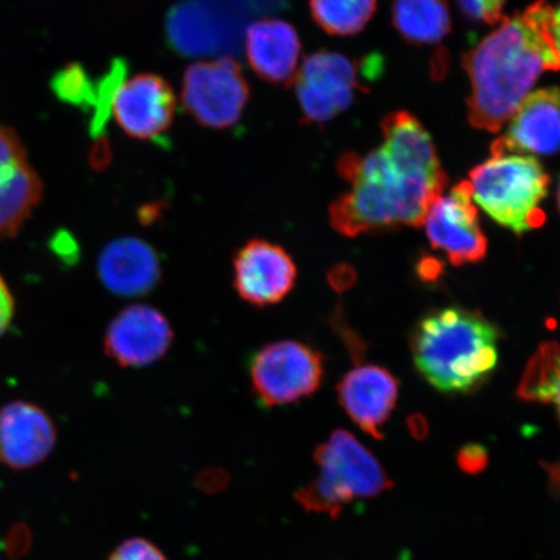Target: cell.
<instances>
[{
    "instance_id": "cell-1",
    "label": "cell",
    "mask_w": 560,
    "mask_h": 560,
    "mask_svg": "<svg viewBox=\"0 0 560 560\" xmlns=\"http://www.w3.org/2000/svg\"><path fill=\"white\" fill-rule=\"evenodd\" d=\"M382 144L366 155H342L336 167L350 190L336 199L328 217L347 237L400 228H422L447 175L430 132L416 116L394 112L381 124Z\"/></svg>"
},
{
    "instance_id": "cell-2",
    "label": "cell",
    "mask_w": 560,
    "mask_h": 560,
    "mask_svg": "<svg viewBox=\"0 0 560 560\" xmlns=\"http://www.w3.org/2000/svg\"><path fill=\"white\" fill-rule=\"evenodd\" d=\"M471 94L468 121L478 130L499 132L534 89L544 72L560 70L552 35V5L536 0L462 58Z\"/></svg>"
},
{
    "instance_id": "cell-3",
    "label": "cell",
    "mask_w": 560,
    "mask_h": 560,
    "mask_svg": "<svg viewBox=\"0 0 560 560\" xmlns=\"http://www.w3.org/2000/svg\"><path fill=\"white\" fill-rule=\"evenodd\" d=\"M500 331L480 312L447 306L420 319L411 334L412 360L441 394H470L499 363Z\"/></svg>"
},
{
    "instance_id": "cell-4",
    "label": "cell",
    "mask_w": 560,
    "mask_h": 560,
    "mask_svg": "<svg viewBox=\"0 0 560 560\" xmlns=\"http://www.w3.org/2000/svg\"><path fill=\"white\" fill-rule=\"evenodd\" d=\"M472 199L500 226L523 235L546 220L542 201L550 177L538 160L517 153H490L470 173Z\"/></svg>"
},
{
    "instance_id": "cell-5",
    "label": "cell",
    "mask_w": 560,
    "mask_h": 560,
    "mask_svg": "<svg viewBox=\"0 0 560 560\" xmlns=\"http://www.w3.org/2000/svg\"><path fill=\"white\" fill-rule=\"evenodd\" d=\"M319 474L295 499L310 513L338 517L355 499H374L394 487L380 460L352 433L336 430L314 452Z\"/></svg>"
},
{
    "instance_id": "cell-6",
    "label": "cell",
    "mask_w": 560,
    "mask_h": 560,
    "mask_svg": "<svg viewBox=\"0 0 560 560\" xmlns=\"http://www.w3.org/2000/svg\"><path fill=\"white\" fill-rule=\"evenodd\" d=\"M324 376V354L296 340L271 342L257 350L249 362L252 392L269 409L312 397Z\"/></svg>"
},
{
    "instance_id": "cell-7",
    "label": "cell",
    "mask_w": 560,
    "mask_h": 560,
    "mask_svg": "<svg viewBox=\"0 0 560 560\" xmlns=\"http://www.w3.org/2000/svg\"><path fill=\"white\" fill-rule=\"evenodd\" d=\"M371 61V60H370ZM346 55L314 52L298 70L296 96L305 124L324 125L352 107L359 93H368L363 79L376 73Z\"/></svg>"
},
{
    "instance_id": "cell-8",
    "label": "cell",
    "mask_w": 560,
    "mask_h": 560,
    "mask_svg": "<svg viewBox=\"0 0 560 560\" xmlns=\"http://www.w3.org/2000/svg\"><path fill=\"white\" fill-rule=\"evenodd\" d=\"M248 101V82L231 56L195 62L186 69L182 102L188 115L205 128H233L242 120Z\"/></svg>"
},
{
    "instance_id": "cell-9",
    "label": "cell",
    "mask_w": 560,
    "mask_h": 560,
    "mask_svg": "<svg viewBox=\"0 0 560 560\" xmlns=\"http://www.w3.org/2000/svg\"><path fill=\"white\" fill-rule=\"evenodd\" d=\"M424 222L432 248L443 250L452 265L485 260L488 241L474 205L470 182L462 180L450 194L441 195Z\"/></svg>"
},
{
    "instance_id": "cell-10",
    "label": "cell",
    "mask_w": 560,
    "mask_h": 560,
    "mask_svg": "<svg viewBox=\"0 0 560 560\" xmlns=\"http://www.w3.org/2000/svg\"><path fill=\"white\" fill-rule=\"evenodd\" d=\"M233 276L234 289L245 303L266 307L295 289L298 266L282 245L255 237L235 252Z\"/></svg>"
},
{
    "instance_id": "cell-11",
    "label": "cell",
    "mask_w": 560,
    "mask_h": 560,
    "mask_svg": "<svg viewBox=\"0 0 560 560\" xmlns=\"http://www.w3.org/2000/svg\"><path fill=\"white\" fill-rule=\"evenodd\" d=\"M177 97L163 77L142 73L124 81L118 89L112 115L131 138L165 143L172 128Z\"/></svg>"
},
{
    "instance_id": "cell-12",
    "label": "cell",
    "mask_w": 560,
    "mask_h": 560,
    "mask_svg": "<svg viewBox=\"0 0 560 560\" xmlns=\"http://www.w3.org/2000/svg\"><path fill=\"white\" fill-rule=\"evenodd\" d=\"M173 339L170 320L156 307L130 305L110 322L104 350L122 368H145L163 359Z\"/></svg>"
},
{
    "instance_id": "cell-13",
    "label": "cell",
    "mask_w": 560,
    "mask_h": 560,
    "mask_svg": "<svg viewBox=\"0 0 560 560\" xmlns=\"http://www.w3.org/2000/svg\"><path fill=\"white\" fill-rule=\"evenodd\" d=\"M490 153L552 156L560 151V89L535 91L521 104Z\"/></svg>"
},
{
    "instance_id": "cell-14",
    "label": "cell",
    "mask_w": 560,
    "mask_h": 560,
    "mask_svg": "<svg viewBox=\"0 0 560 560\" xmlns=\"http://www.w3.org/2000/svg\"><path fill=\"white\" fill-rule=\"evenodd\" d=\"M44 186L15 131L0 125V237L16 236L42 199Z\"/></svg>"
},
{
    "instance_id": "cell-15",
    "label": "cell",
    "mask_w": 560,
    "mask_h": 560,
    "mask_svg": "<svg viewBox=\"0 0 560 560\" xmlns=\"http://www.w3.org/2000/svg\"><path fill=\"white\" fill-rule=\"evenodd\" d=\"M336 389L341 408L353 423L371 438L382 440L383 427L396 408V377L387 369L362 365L350 370Z\"/></svg>"
},
{
    "instance_id": "cell-16",
    "label": "cell",
    "mask_w": 560,
    "mask_h": 560,
    "mask_svg": "<svg viewBox=\"0 0 560 560\" xmlns=\"http://www.w3.org/2000/svg\"><path fill=\"white\" fill-rule=\"evenodd\" d=\"M56 429L45 410L13 401L0 409V462L15 470L40 464L54 451Z\"/></svg>"
},
{
    "instance_id": "cell-17",
    "label": "cell",
    "mask_w": 560,
    "mask_h": 560,
    "mask_svg": "<svg viewBox=\"0 0 560 560\" xmlns=\"http://www.w3.org/2000/svg\"><path fill=\"white\" fill-rule=\"evenodd\" d=\"M167 40L175 52L205 56L236 44L237 26L225 11L201 0L175 4L166 19Z\"/></svg>"
},
{
    "instance_id": "cell-18",
    "label": "cell",
    "mask_w": 560,
    "mask_h": 560,
    "mask_svg": "<svg viewBox=\"0 0 560 560\" xmlns=\"http://www.w3.org/2000/svg\"><path fill=\"white\" fill-rule=\"evenodd\" d=\"M244 45L252 70L262 81L292 85L303 51L295 27L277 19L256 21L247 27Z\"/></svg>"
},
{
    "instance_id": "cell-19",
    "label": "cell",
    "mask_w": 560,
    "mask_h": 560,
    "mask_svg": "<svg viewBox=\"0 0 560 560\" xmlns=\"http://www.w3.org/2000/svg\"><path fill=\"white\" fill-rule=\"evenodd\" d=\"M97 275L105 289L122 298H139L156 289L161 279L158 252L138 237H121L105 245Z\"/></svg>"
},
{
    "instance_id": "cell-20",
    "label": "cell",
    "mask_w": 560,
    "mask_h": 560,
    "mask_svg": "<svg viewBox=\"0 0 560 560\" xmlns=\"http://www.w3.org/2000/svg\"><path fill=\"white\" fill-rule=\"evenodd\" d=\"M392 21L401 37L412 45H435L452 30L446 0H394Z\"/></svg>"
},
{
    "instance_id": "cell-21",
    "label": "cell",
    "mask_w": 560,
    "mask_h": 560,
    "mask_svg": "<svg viewBox=\"0 0 560 560\" xmlns=\"http://www.w3.org/2000/svg\"><path fill=\"white\" fill-rule=\"evenodd\" d=\"M310 4L312 18L322 31L349 37L365 30L377 0H311Z\"/></svg>"
},
{
    "instance_id": "cell-22",
    "label": "cell",
    "mask_w": 560,
    "mask_h": 560,
    "mask_svg": "<svg viewBox=\"0 0 560 560\" xmlns=\"http://www.w3.org/2000/svg\"><path fill=\"white\" fill-rule=\"evenodd\" d=\"M560 382V346L546 341L525 368L517 396L528 402H552Z\"/></svg>"
},
{
    "instance_id": "cell-23",
    "label": "cell",
    "mask_w": 560,
    "mask_h": 560,
    "mask_svg": "<svg viewBox=\"0 0 560 560\" xmlns=\"http://www.w3.org/2000/svg\"><path fill=\"white\" fill-rule=\"evenodd\" d=\"M96 83L79 62L60 69L51 80V90L62 103L73 105L82 110L93 109Z\"/></svg>"
},
{
    "instance_id": "cell-24",
    "label": "cell",
    "mask_w": 560,
    "mask_h": 560,
    "mask_svg": "<svg viewBox=\"0 0 560 560\" xmlns=\"http://www.w3.org/2000/svg\"><path fill=\"white\" fill-rule=\"evenodd\" d=\"M126 74H128V62L116 59L112 62L108 72L96 82L93 117L90 121L91 137L97 139L105 136V126L112 116L117 91L122 85Z\"/></svg>"
},
{
    "instance_id": "cell-25",
    "label": "cell",
    "mask_w": 560,
    "mask_h": 560,
    "mask_svg": "<svg viewBox=\"0 0 560 560\" xmlns=\"http://www.w3.org/2000/svg\"><path fill=\"white\" fill-rule=\"evenodd\" d=\"M455 2L462 15L472 23L497 25L506 18L503 15V10L508 0H455Z\"/></svg>"
},
{
    "instance_id": "cell-26",
    "label": "cell",
    "mask_w": 560,
    "mask_h": 560,
    "mask_svg": "<svg viewBox=\"0 0 560 560\" xmlns=\"http://www.w3.org/2000/svg\"><path fill=\"white\" fill-rule=\"evenodd\" d=\"M108 560H167L155 544L145 538H129L117 546Z\"/></svg>"
},
{
    "instance_id": "cell-27",
    "label": "cell",
    "mask_w": 560,
    "mask_h": 560,
    "mask_svg": "<svg viewBox=\"0 0 560 560\" xmlns=\"http://www.w3.org/2000/svg\"><path fill=\"white\" fill-rule=\"evenodd\" d=\"M457 464L462 471L478 475L488 466V452L479 444H468L458 452Z\"/></svg>"
},
{
    "instance_id": "cell-28",
    "label": "cell",
    "mask_w": 560,
    "mask_h": 560,
    "mask_svg": "<svg viewBox=\"0 0 560 560\" xmlns=\"http://www.w3.org/2000/svg\"><path fill=\"white\" fill-rule=\"evenodd\" d=\"M32 532L25 524L12 527L5 536L4 550L11 559L24 557L32 548Z\"/></svg>"
},
{
    "instance_id": "cell-29",
    "label": "cell",
    "mask_w": 560,
    "mask_h": 560,
    "mask_svg": "<svg viewBox=\"0 0 560 560\" xmlns=\"http://www.w3.org/2000/svg\"><path fill=\"white\" fill-rule=\"evenodd\" d=\"M13 313H15V300H13L9 285L0 276V336L9 330Z\"/></svg>"
},
{
    "instance_id": "cell-30",
    "label": "cell",
    "mask_w": 560,
    "mask_h": 560,
    "mask_svg": "<svg viewBox=\"0 0 560 560\" xmlns=\"http://www.w3.org/2000/svg\"><path fill=\"white\" fill-rule=\"evenodd\" d=\"M90 165L93 166L95 171H104L107 167L112 160V151L108 139L105 137H101L96 139L93 149L90 151Z\"/></svg>"
},
{
    "instance_id": "cell-31",
    "label": "cell",
    "mask_w": 560,
    "mask_h": 560,
    "mask_svg": "<svg viewBox=\"0 0 560 560\" xmlns=\"http://www.w3.org/2000/svg\"><path fill=\"white\" fill-rule=\"evenodd\" d=\"M355 271L352 266L341 264L336 266L328 276L335 291H346L355 282Z\"/></svg>"
},
{
    "instance_id": "cell-32",
    "label": "cell",
    "mask_w": 560,
    "mask_h": 560,
    "mask_svg": "<svg viewBox=\"0 0 560 560\" xmlns=\"http://www.w3.org/2000/svg\"><path fill=\"white\" fill-rule=\"evenodd\" d=\"M228 475L221 470H207L199 476L198 485L207 493H215L228 485Z\"/></svg>"
},
{
    "instance_id": "cell-33",
    "label": "cell",
    "mask_w": 560,
    "mask_h": 560,
    "mask_svg": "<svg viewBox=\"0 0 560 560\" xmlns=\"http://www.w3.org/2000/svg\"><path fill=\"white\" fill-rule=\"evenodd\" d=\"M444 266L440 264L436 258L424 257L418 265V275L425 282H433L436 280L441 272H443Z\"/></svg>"
},
{
    "instance_id": "cell-34",
    "label": "cell",
    "mask_w": 560,
    "mask_h": 560,
    "mask_svg": "<svg viewBox=\"0 0 560 560\" xmlns=\"http://www.w3.org/2000/svg\"><path fill=\"white\" fill-rule=\"evenodd\" d=\"M541 465L549 476L550 492L560 497V459L555 462V464H545V462H541Z\"/></svg>"
},
{
    "instance_id": "cell-35",
    "label": "cell",
    "mask_w": 560,
    "mask_h": 560,
    "mask_svg": "<svg viewBox=\"0 0 560 560\" xmlns=\"http://www.w3.org/2000/svg\"><path fill=\"white\" fill-rule=\"evenodd\" d=\"M408 427L411 435L418 440H423L429 435V424L423 416L415 415L408 419Z\"/></svg>"
},
{
    "instance_id": "cell-36",
    "label": "cell",
    "mask_w": 560,
    "mask_h": 560,
    "mask_svg": "<svg viewBox=\"0 0 560 560\" xmlns=\"http://www.w3.org/2000/svg\"><path fill=\"white\" fill-rule=\"evenodd\" d=\"M552 35L560 54V0L557 7H552Z\"/></svg>"
},
{
    "instance_id": "cell-37",
    "label": "cell",
    "mask_w": 560,
    "mask_h": 560,
    "mask_svg": "<svg viewBox=\"0 0 560 560\" xmlns=\"http://www.w3.org/2000/svg\"><path fill=\"white\" fill-rule=\"evenodd\" d=\"M552 402H555L556 406H557V411H558V416H559V419H560V382L558 384L555 398H552Z\"/></svg>"
},
{
    "instance_id": "cell-38",
    "label": "cell",
    "mask_w": 560,
    "mask_h": 560,
    "mask_svg": "<svg viewBox=\"0 0 560 560\" xmlns=\"http://www.w3.org/2000/svg\"><path fill=\"white\" fill-rule=\"evenodd\" d=\"M557 200H558V208H559V212H560V179H559L558 191H557Z\"/></svg>"
}]
</instances>
